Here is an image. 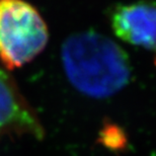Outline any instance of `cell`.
<instances>
[{
	"label": "cell",
	"mask_w": 156,
	"mask_h": 156,
	"mask_svg": "<svg viewBox=\"0 0 156 156\" xmlns=\"http://www.w3.org/2000/svg\"><path fill=\"white\" fill-rule=\"evenodd\" d=\"M61 59L71 84L91 98L114 95L131 77L127 53L113 40L92 30L68 37L62 46Z\"/></svg>",
	"instance_id": "6da1fadb"
},
{
	"label": "cell",
	"mask_w": 156,
	"mask_h": 156,
	"mask_svg": "<svg viewBox=\"0 0 156 156\" xmlns=\"http://www.w3.org/2000/svg\"><path fill=\"white\" fill-rule=\"evenodd\" d=\"M48 27L24 0H0V61L12 70L29 63L46 48Z\"/></svg>",
	"instance_id": "7a4b0ae2"
},
{
	"label": "cell",
	"mask_w": 156,
	"mask_h": 156,
	"mask_svg": "<svg viewBox=\"0 0 156 156\" xmlns=\"http://www.w3.org/2000/svg\"><path fill=\"white\" fill-rule=\"evenodd\" d=\"M40 119L11 75L0 67V137L30 136L43 139Z\"/></svg>",
	"instance_id": "3957f363"
},
{
	"label": "cell",
	"mask_w": 156,
	"mask_h": 156,
	"mask_svg": "<svg viewBox=\"0 0 156 156\" xmlns=\"http://www.w3.org/2000/svg\"><path fill=\"white\" fill-rule=\"evenodd\" d=\"M118 38L130 45L156 53V2L141 0L121 4L111 15Z\"/></svg>",
	"instance_id": "277c9868"
},
{
	"label": "cell",
	"mask_w": 156,
	"mask_h": 156,
	"mask_svg": "<svg viewBox=\"0 0 156 156\" xmlns=\"http://www.w3.org/2000/svg\"><path fill=\"white\" fill-rule=\"evenodd\" d=\"M101 140L105 146L115 149L122 147L125 142L122 131L117 129V127L115 126H105L101 133Z\"/></svg>",
	"instance_id": "5b68a950"
},
{
	"label": "cell",
	"mask_w": 156,
	"mask_h": 156,
	"mask_svg": "<svg viewBox=\"0 0 156 156\" xmlns=\"http://www.w3.org/2000/svg\"><path fill=\"white\" fill-rule=\"evenodd\" d=\"M155 64H156V59H155Z\"/></svg>",
	"instance_id": "8992f818"
}]
</instances>
